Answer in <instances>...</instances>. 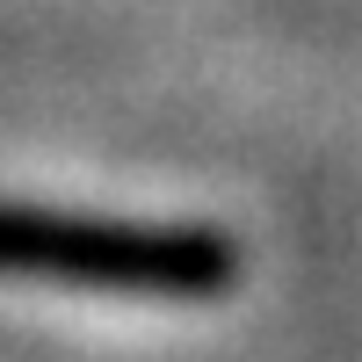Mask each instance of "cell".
<instances>
[{
	"label": "cell",
	"mask_w": 362,
	"mask_h": 362,
	"mask_svg": "<svg viewBox=\"0 0 362 362\" xmlns=\"http://www.w3.org/2000/svg\"><path fill=\"white\" fill-rule=\"evenodd\" d=\"M0 276L116 297H225L239 283V247L203 225H116L0 203Z\"/></svg>",
	"instance_id": "cell-1"
}]
</instances>
